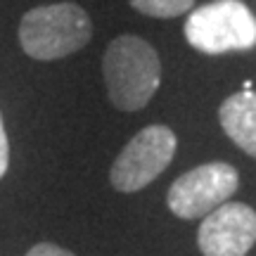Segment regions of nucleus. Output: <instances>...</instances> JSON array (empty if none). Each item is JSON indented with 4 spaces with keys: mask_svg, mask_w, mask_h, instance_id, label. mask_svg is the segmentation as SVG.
Returning a JSON list of instances; mask_svg holds the SVG:
<instances>
[{
    "mask_svg": "<svg viewBox=\"0 0 256 256\" xmlns=\"http://www.w3.org/2000/svg\"><path fill=\"white\" fill-rule=\"evenodd\" d=\"M240 188V174L226 162H209L176 178L168 188L166 204L174 216L185 220L204 218L235 194Z\"/></svg>",
    "mask_w": 256,
    "mask_h": 256,
    "instance_id": "obj_5",
    "label": "nucleus"
},
{
    "mask_svg": "<svg viewBox=\"0 0 256 256\" xmlns=\"http://www.w3.org/2000/svg\"><path fill=\"white\" fill-rule=\"evenodd\" d=\"M102 74L112 104L121 112L147 107L162 83V60L140 36H116L102 57Z\"/></svg>",
    "mask_w": 256,
    "mask_h": 256,
    "instance_id": "obj_1",
    "label": "nucleus"
},
{
    "mask_svg": "<svg viewBox=\"0 0 256 256\" xmlns=\"http://www.w3.org/2000/svg\"><path fill=\"white\" fill-rule=\"evenodd\" d=\"M256 242V211L226 202L202 218L197 244L204 256H247Z\"/></svg>",
    "mask_w": 256,
    "mask_h": 256,
    "instance_id": "obj_6",
    "label": "nucleus"
},
{
    "mask_svg": "<svg viewBox=\"0 0 256 256\" xmlns=\"http://www.w3.org/2000/svg\"><path fill=\"white\" fill-rule=\"evenodd\" d=\"M218 121L226 136L235 145L256 159V92L254 90H240L230 95L220 104Z\"/></svg>",
    "mask_w": 256,
    "mask_h": 256,
    "instance_id": "obj_7",
    "label": "nucleus"
},
{
    "mask_svg": "<svg viewBox=\"0 0 256 256\" xmlns=\"http://www.w3.org/2000/svg\"><path fill=\"white\" fill-rule=\"evenodd\" d=\"M176 140L174 130L168 126H147L138 130L128 140V145L119 152L110 168V183L119 192H138L156 180L164 174V168L171 164L176 154Z\"/></svg>",
    "mask_w": 256,
    "mask_h": 256,
    "instance_id": "obj_4",
    "label": "nucleus"
},
{
    "mask_svg": "<svg viewBox=\"0 0 256 256\" xmlns=\"http://www.w3.org/2000/svg\"><path fill=\"white\" fill-rule=\"evenodd\" d=\"M194 0H130V8L142 12L147 17L156 19H174L190 12Z\"/></svg>",
    "mask_w": 256,
    "mask_h": 256,
    "instance_id": "obj_8",
    "label": "nucleus"
},
{
    "mask_svg": "<svg viewBox=\"0 0 256 256\" xmlns=\"http://www.w3.org/2000/svg\"><path fill=\"white\" fill-rule=\"evenodd\" d=\"M8 166H10V142L5 126H2V116H0V178L8 174Z\"/></svg>",
    "mask_w": 256,
    "mask_h": 256,
    "instance_id": "obj_10",
    "label": "nucleus"
},
{
    "mask_svg": "<svg viewBox=\"0 0 256 256\" xmlns=\"http://www.w3.org/2000/svg\"><path fill=\"white\" fill-rule=\"evenodd\" d=\"M183 34L204 55L252 50L256 46V17L240 0H214L192 10Z\"/></svg>",
    "mask_w": 256,
    "mask_h": 256,
    "instance_id": "obj_3",
    "label": "nucleus"
},
{
    "mask_svg": "<svg viewBox=\"0 0 256 256\" xmlns=\"http://www.w3.org/2000/svg\"><path fill=\"white\" fill-rule=\"evenodd\" d=\"M92 24L76 2H55L28 10L19 24V46L31 60L52 62L90 43Z\"/></svg>",
    "mask_w": 256,
    "mask_h": 256,
    "instance_id": "obj_2",
    "label": "nucleus"
},
{
    "mask_svg": "<svg viewBox=\"0 0 256 256\" xmlns=\"http://www.w3.org/2000/svg\"><path fill=\"white\" fill-rule=\"evenodd\" d=\"M26 256H74L69 249L60 247V244H52V242H40V244H34V247L26 252Z\"/></svg>",
    "mask_w": 256,
    "mask_h": 256,
    "instance_id": "obj_9",
    "label": "nucleus"
}]
</instances>
